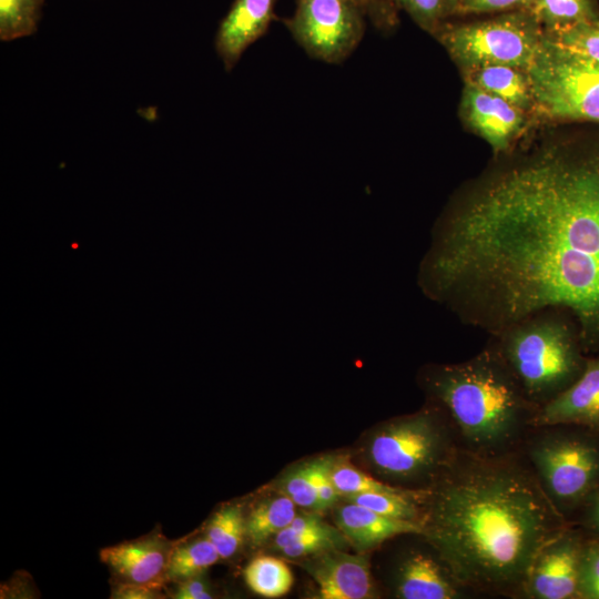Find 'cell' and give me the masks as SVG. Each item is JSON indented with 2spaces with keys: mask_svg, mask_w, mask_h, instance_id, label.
<instances>
[{
  "mask_svg": "<svg viewBox=\"0 0 599 599\" xmlns=\"http://www.w3.org/2000/svg\"><path fill=\"white\" fill-rule=\"evenodd\" d=\"M156 588L159 587L128 582L118 590L116 595L123 599H150L155 597Z\"/></svg>",
  "mask_w": 599,
  "mask_h": 599,
  "instance_id": "cell-36",
  "label": "cell"
},
{
  "mask_svg": "<svg viewBox=\"0 0 599 599\" xmlns=\"http://www.w3.org/2000/svg\"><path fill=\"white\" fill-rule=\"evenodd\" d=\"M44 0H0V39L16 40L32 34Z\"/></svg>",
  "mask_w": 599,
  "mask_h": 599,
  "instance_id": "cell-24",
  "label": "cell"
},
{
  "mask_svg": "<svg viewBox=\"0 0 599 599\" xmlns=\"http://www.w3.org/2000/svg\"><path fill=\"white\" fill-rule=\"evenodd\" d=\"M248 588L265 598H278L286 595L293 585V573L281 559L271 556L254 558L244 570Z\"/></svg>",
  "mask_w": 599,
  "mask_h": 599,
  "instance_id": "cell-21",
  "label": "cell"
},
{
  "mask_svg": "<svg viewBox=\"0 0 599 599\" xmlns=\"http://www.w3.org/2000/svg\"><path fill=\"white\" fill-rule=\"evenodd\" d=\"M527 72L538 124L599 125V62L544 32Z\"/></svg>",
  "mask_w": 599,
  "mask_h": 599,
  "instance_id": "cell-7",
  "label": "cell"
},
{
  "mask_svg": "<svg viewBox=\"0 0 599 599\" xmlns=\"http://www.w3.org/2000/svg\"><path fill=\"white\" fill-rule=\"evenodd\" d=\"M458 114L461 123L483 139L496 158L514 152L521 139L536 125V118L475 85L464 83Z\"/></svg>",
  "mask_w": 599,
  "mask_h": 599,
  "instance_id": "cell-11",
  "label": "cell"
},
{
  "mask_svg": "<svg viewBox=\"0 0 599 599\" xmlns=\"http://www.w3.org/2000/svg\"><path fill=\"white\" fill-rule=\"evenodd\" d=\"M221 559L213 544L205 537L175 548L170 554L165 576L173 580H185L201 576Z\"/></svg>",
  "mask_w": 599,
  "mask_h": 599,
  "instance_id": "cell-22",
  "label": "cell"
},
{
  "mask_svg": "<svg viewBox=\"0 0 599 599\" xmlns=\"http://www.w3.org/2000/svg\"><path fill=\"white\" fill-rule=\"evenodd\" d=\"M460 75L464 83L499 97L534 115V97L526 69L491 64L461 72Z\"/></svg>",
  "mask_w": 599,
  "mask_h": 599,
  "instance_id": "cell-18",
  "label": "cell"
},
{
  "mask_svg": "<svg viewBox=\"0 0 599 599\" xmlns=\"http://www.w3.org/2000/svg\"><path fill=\"white\" fill-rule=\"evenodd\" d=\"M587 532L567 525L535 557L525 579L522 599H579V572Z\"/></svg>",
  "mask_w": 599,
  "mask_h": 599,
  "instance_id": "cell-10",
  "label": "cell"
},
{
  "mask_svg": "<svg viewBox=\"0 0 599 599\" xmlns=\"http://www.w3.org/2000/svg\"><path fill=\"white\" fill-rule=\"evenodd\" d=\"M530 11L544 32L556 33L599 20V0H534Z\"/></svg>",
  "mask_w": 599,
  "mask_h": 599,
  "instance_id": "cell-19",
  "label": "cell"
},
{
  "mask_svg": "<svg viewBox=\"0 0 599 599\" xmlns=\"http://www.w3.org/2000/svg\"><path fill=\"white\" fill-rule=\"evenodd\" d=\"M572 524L580 526L588 535L599 539V489L583 504Z\"/></svg>",
  "mask_w": 599,
  "mask_h": 599,
  "instance_id": "cell-34",
  "label": "cell"
},
{
  "mask_svg": "<svg viewBox=\"0 0 599 599\" xmlns=\"http://www.w3.org/2000/svg\"><path fill=\"white\" fill-rule=\"evenodd\" d=\"M356 3L364 14L382 30L392 29L398 21L397 11L394 10L385 0H352Z\"/></svg>",
  "mask_w": 599,
  "mask_h": 599,
  "instance_id": "cell-33",
  "label": "cell"
},
{
  "mask_svg": "<svg viewBox=\"0 0 599 599\" xmlns=\"http://www.w3.org/2000/svg\"><path fill=\"white\" fill-rule=\"evenodd\" d=\"M334 463V458L329 456L317 458L316 486L318 496V511H324L331 508L341 496L331 476V470Z\"/></svg>",
  "mask_w": 599,
  "mask_h": 599,
  "instance_id": "cell-32",
  "label": "cell"
},
{
  "mask_svg": "<svg viewBox=\"0 0 599 599\" xmlns=\"http://www.w3.org/2000/svg\"><path fill=\"white\" fill-rule=\"evenodd\" d=\"M245 532V519L237 506L217 511L211 519L206 538L213 544L221 558L233 556L240 548Z\"/></svg>",
  "mask_w": 599,
  "mask_h": 599,
  "instance_id": "cell-23",
  "label": "cell"
},
{
  "mask_svg": "<svg viewBox=\"0 0 599 599\" xmlns=\"http://www.w3.org/2000/svg\"><path fill=\"white\" fill-rule=\"evenodd\" d=\"M317 458L290 470L281 481L282 494L296 506L318 511Z\"/></svg>",
  "mask_w": 599,
  "mask_h": 599,
  "instance_id": "cell-26",
  "label": "cell"
},
{
  "mask_svg": "<svg viewBox=\"0 0 599 599\" xmlns=\"http://www.w3.org/2000/svg\"><path fill=\"white\" fill-rule=\"evenodd\" d=\"M432 35L461 73L491 64L527 70L544 30L530 10H515L466 22L448 20Z\"/></svg>",
  "mask_w": 599,
  "mask_h": 599,
  "instance_id": "cell-8",
  "label": "cell"
},
{
  "mask_svg": "<svg viewBox=\"0 0 599 599\" xmlns=\"http://www.w3.org/2000/svg\"><path fill=\"white\" fill-rule=\"evenodd\" d=\"M394 10L405 11L430 35L446 21L458 16V0H385Z\"/></svg>",
  "mask_w": 599,
  "mask_h": 599,
  "instance_id": "cell-25",
  "label": "cell"
},
{
  "mask_svg": "<svg viewBox=\"0 0 599 599\" xmlns=\"http://www.w3.org/2000/svg\"><path fill=\"white\" fill-rule=\"evenodd\" d=\"M332 480L339 495L345 497L364 493H400L403 489L384 480L375 479L357 468L334 463L331 470Z\"/></svg>",
  "mask_w": 599,
  "mask_h": 599,
  "instance_id": "cell-27",
  "label": "cell"
},
{
  "mask_svg": "<svg viewBox=\"0 0 599 599\" xmlns=\"http://www.w3.org/2000/svg\"><path fill=\"white\" fill-rule=\"evenodd\" d=\"M392 583L399 599H463L475 595L434 546L430 552L412 549L404 554L395 565Z\"/></svg>",
  "mask_w": 599,
  "mask_h": 599,
  "instance_id": "cell-12",
  "label": "cell"
},
{
  "mask_svg": "<svg viewBox=\"0 0 599 599\" xmlns=\"http://www.w3.org/2000/svg\"><path fill=\"white\" fill-rule=\"evenodd\" d=\"M347 539L339 529H325L301 536L280 551L288 558H304L329 549H342Z\"/></svg>",
  "mask_w": 599,
  "mask_h": 599,
  "instance_id": "cell-28",
  "label": "cell"
},
{
  "mask_svg": "<svg viewBox=\"0 0 599 599\" xmlns=\"http://www.w3.org/2000/svg\"><path fill=\"white\" fill-rule=\"evenodd\" d=\"M572 424L599 432V354L588 355L580 377L538 408L535 426Z\"/></svg>",
  "mask_w": 599,
  "mask_h": 599,
  "instance_id": "cell-14",
  "label": "cell"
},
{
  "mask_svg": "<svg viewBox=\"0 0 599 599\" xmlns=\"http://www.w3.org/2000/svg\"><path fill=\"white\" fill-rule=\"evenodd\" d=\"M417 379L427 399L444 412L463 450L511 454L534 427L538 407L488 344L463 362L427 364Z\"/></svg>",
  "mask_w": 599,
  "mask_h": 599,
  "instance_id": "cell-3",
  "label": "cell"
},
{
  "mask_svg": "<svg viewBox=\"0 0 599 599\" xmlns=\"http://www.w3.org/2000/svg\"><path fill=\"white\" fill-rule=\"evenodd\" d=\"M336 525L347 541L363 550L396 536L423 531L418 522L389 518L351 501L337 510Z\"/></svg>",
  "mask_w": 599,
  "mask_h": 599,
  "instance_id": "cell-17",
  "label": "cell"
},
{
  "mask_svg": "<svg viewBox=\"0 0 599 599\" xmlns=\"http://www.w3.org/2000/svg\"><path fill=\"white\" fill-rule=\"evenodd\" d=\"M534 0H458V16L530 10Z\"/></svg>",
  "mask_w": 599,
  "mask_h": 599,
  "instance_id": "cell-31",
  "label": "cell"
},
{
  "mask_svg": "<svg viewBox=\"0 0 599 599\" xmlns=\"http://www.w3.org/2000/svg\"><path fill=\"white\" fill-rule=\"evenodd\" d=\"M101 560L130 583L160 587L169 556L158 538L129 541L101 550Z\"/></svg>",
  "mask_w": 599,
  "mask_h": 599,
  "instance_id": "cell-16",
  "label": "cell"
},
{
  "mask_svg": "<svg viewBox=\"0 0 599 599\" xmlns=\"http://www.w3.org/2000/svg\"><path fill=\"white\" fill-rule=\"evenodd\" d=\"M296 505L284 494L261 501L245 520V532L253 545H262L286 528L296 516Z\"/></svg>",
  "mask_w": 599,
  "mask_h": 599,
  "instance_id": "cell-20",
  "label": "cell"
},
{
  "mask_svg": "<svg viewBox=\"0 0 599 599\" xmlns=\"http://www.w3.org/2000/svg\"><path fill=\"white\" fill-rule=\"evenodd\" d=\"M318 586L322 599H369L376 597L370 565L365 555L329 549L302 562Z\"/></svg>",
  "mask_w": 599,
  "mask_h": 599,
  "instance_id": "cell-13",
  "label": "cell"
},
{
  "mask_svg": "<svg viewBox=\"0 0 599 599\" xmlns=\"http://www.w3.org/2000/svg\"><path fill=\"white\" fill-rule=\"evenodd\" d=\"M284 24L313 59L341 63L357 48L365 32V14L352 0H295Z\"/></svg>",
  "mask_w": 599,
  "mask_h": 599,
  "instance_id": "cell-9",
  "label": "cell"
},
{
  "mask_svg": "<svg viewBox=\"0 0 599 599\" xmlns=\"http://www.w3.org/2000/svg\"><path fill=\"white\" fill-rule=\"evenodd\" d=\"M487 344L538 408L573 384L588 358L577 322L558 308L540 311L489 335Z\"/></svg>",
  "mask_w": 599,
  "mask_h": 599,
  "instance_id": "cell-4",
  "label": "cell"
},
{
  "mask_svg": "<svg viewBox=\"0 0 599 599\" xmlns=\"http://www.w3.org/2000/svg\"><path fill=\"white\" fill-rule=\"evenodd\" d=\"M276 2L234 0L215 38V48L226 71L232 70L245 50L267 32L275 19Z\"/></svg>",
  "mask_w": 599,
  "mask_h": 599,
  "instance_id": "cell-15",
  "label": "cell"
},
{
  "mask_svg": "<svg viewBox=\"0 0 599 599\" xmlns=\"http://www.w3.org/2000/svg\"><path fill=\"white\" fill-rule=\"evenodd\" d=\"M579 599H599V539L587 534L579 572Z\"/></svg>",
  "mask_w": 599,
  "mask_h": 599,
  "instance_id": "cell-30",
  "label": "cell"
},
{
  "mask_svg": "<svg viewBox=\"0 0 599 599\" xmlns=\"http://www.w3.org/2000/svg\"><path fill=\"white\" fill-rule=\"evenodd\" d=\"M173 595L176 599L213 598L211 586L203 578V575L182 580Z\"/></svg>",
  "mask_w": 599,
  "mask_h": 599,
  "instance_id": "cell-35",
  "label": "cell"
},
{
  "mask_svg": "<svg viewBox=\"0 0 599 599\" xmlns=\"http://www.w3.org/2000/svg\"><path fill=\"white\" fill-rule=\"evenodd\" d=\"M546 34L565 48L599 62V20Z\"/></svg>",
  "mask_w": 599,
  "mask_h": 599,
  "instance_id": "cell-29",
  "label": "cell"
},
{
  "mask_svg": "<svg viewBox=\"0 0 599 599\" xmlns=\"http://www.w3.org/2000/svg\"><path fill=\"white\" fill-rule=\"evenodd\" d=\"M417 285L488 335L568 312L599 354V130L497 158L435 221Z\"/></svg>",
  "mask_w": 599,
  "mask_h": 599,
  "instance_id": "cell-1",
  "label": "cell"
},
{
  "mask_svg": "<svg viewBox=\"0 0 599 599\" xmlns=\"http://www.w3.org/2000/svg\"><path fill=\"white\" fill-rule=\"evenodd\" d=\"M459 449L444 412L429 402L420 410L389 419L370 434V468L393 486H430ZM404 489V488H403Z\"/></svg>",
  "mask_w": 599,
  "mask_h": 599,
  "instance_id": "cell-5",
  "label": "cell"
},
{
  "mask_svg": "<svg viewBox=\"0 0 599 599\" xmlns=\"http://www.w3.org/2000/svg\"><path fill=\"white\" fill-rule=\"evenodd\" d=\"M520 451L556 510L572 524L599 489V432L572 424L535 426Z\"/></svg>",
  "mask_w": 599,
  "mask_h": 599,
  "instance_id": "cell-6",
  "label": "cell"
},
{
  "mask_svg": "<svg viewBox=\"0 0 599 599\" xmlns=\"http://www.w3.org/2000/svg\"><path fill=\"white\" fill-rule=\"evenodd\" d=\"M422 536L475 595L520 598L539 550L567 525L520 450L458 449L422 490Z\"/></svg>",
  "mask_w": 599,
  "mask_h": 599,
  "instance_id": "cell-2",
  "label": "cell"
}]
</instances>
